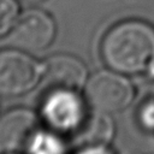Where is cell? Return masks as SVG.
I'll list each match as a JSON object with an SVG mask.
<instances>
[{
	"label": "cell",
	"mask_w": 154,
	"mask_h": 154,
	"mask_svg": "<svg viewBox=\"0 0 154 154\" xmlns=\"http://www.w3.org/2000/svg\"><path fill=\"white\" fill-rule=\"evenodd\" d=\"M55 35L52 17L41 10H28L18 17L10 31L11 43L24 52H40L47 48Z\"/></svg>",
	"instance_id": "4"
},
{
	"label": "cell",
	"mask_w": 154,
	"mask_h": 154,
	"mask_svg": "<svg viewBox=\"0 0 154 154\" xmlns=\"http://www.w3.org/2000/svg\"><path fill=\"white\" fill-rule=\"evenodd\" d=\"M85 95L96 111L111 113L125 108L131 102L134 91L123 76L112 71H100L88 81Z\"/></svg>",
	"instance_id": "3"
},
{
	"label": "cell",
	"mask_w": 154,
	"mask_h": 154,
	"mask_svg": "<svg viewBox=\"0 0 154 154\" xmlns=\"http://www.w3.org/2000/svg\"><path fill=\"white\" fill-rule=\"evenodd\" d=\"M20 2H23V4H26V5H34V4H38V2H41L42 0H19Z\"/></svg>",
	"instance_id": "12"
},
{
	"label": "cell",
	"mask_w": 154,
	"mask_h": 154,
	"mask_svg": "<svg viewBox=\"0 0 154 154\" xmlns=\"http://www.w3.org/2000/svg\"><path fill=\"white\" fill-rule=\"evenodd\" d=\"M47 122L55 129L69 130L77 126L82 119V107L73 91L52 90L43 105Z\"/></svg>",
	"instance_id": "7"
},
{
	"label": "cell",
	"mask_w": 154,
	"mask_h": 154,
	"mask_svg": "<svg viewBox=\"0 0 154 154\" xmlns=\"http://www.w3.org/2000/svg\"><path fill=\"white\" fill-rule=\"evenodd\" d=\"M18 19L16 0H0V37L8 34Z\"/></svg>",
	"instance_id": "9"
},
{
	"label": "cell",
	"mask_w": 154,
	"mask_h": 154,
	"mask_svg": "<svg viewBox=\"0 0 154 154\" xmlns=\"http://www.w3.org/2000/svg\"><path fill=\"white\" fill-rule=\"evenodd\" d=\"M101 53L117 72H143L154 64V29L140 20L119 23L105 35Z\"/></svg>",
	"instance_id": "1"
},
{
	"label": "cell",
	"mask_w": 154,
	"mask_h": 154,
	"mask_svg": "<svg viewBox=\"0 0 154 154\" xmlns=\"http://www.w3.org/2000/svg\"><path fill=\"white\" fill-rule=\"evenodd\" d=\"M82 154H108V153L106 150L101 149V148H93V149H89V150H87Z\"/></svg>",
	"instance_id": "11"
},
{
	"label": "cell",
	"mask_w": 154,
	"mask_h": 154,
	"mask_svg": "<svg viewBox=\"0 0 154 154\" xmlns=\"http://www.w3.org/2000/svg\"><path fill=\"white\" fill-rule=\"evenodd\" d=\"M45 84L52 90H79L87 79V70L81 60L72 55L58 54L47 59L41 66Z\"/></svg>",
	"instance_id": "6"
},
{
	"label": "cell",
	"mask_w": 154,
	"mask_h": 154,
	"mask_svg": "<svg viewBox=\"0 0 154 154\" xmlns=\"http://www.w3.org/2000/svg\"><path fill=\"white\" fill-rule=\"evenodd\" d=\"M41 77V66L24 51L0 52V94L16 96L31 90Z\"/></svg>",
	"instance_id": "2"
},
{
	"label": "cell",
	"mask_w": 154,
	"mask_h": 154,
	"mask_svg": "<svg viewBox=\"0 0 154 154\" xmlns=\"http://www.w3.org/2000/svg\"><path fill=\"white\" fill-rule=\"evenodd\" d=\"M113 134V124L103 112L96 111L82 128L81 140L90 146H102L108 142Z\"/></svg>",
	"instance_id": "8"
},
{
	"label": "cell",
	"mask_w": 154,
	"mask_h": 154,
	"mask_svg": "<svg viewBox=\"0 0 154 154\" xmlns=\"http://www.w3.org/2000/svg\"><path fill=\"white\" fill-rule=\"evenodd\" d=\"M37 134V118L31 111L12 109L0 118V149L5 152L28 150Z\"/></svg>",
	"instance_id": "5"
},
{
	"label": "cell",
	"mask_w": 154,
	"mask_h": 154,
	"mask_svg": "<svg viewBox=\"0 0 154 154\" xmlns=\"http://www.w3.org/2000/svg\"><path fill=\"white\" fill-rule=\"evenodd\" d=\"M28 152L30 154H60V147L54 138L38 132L29 146Z\"/></svg>",
	"instance_id": "10"
}]
</instances>
